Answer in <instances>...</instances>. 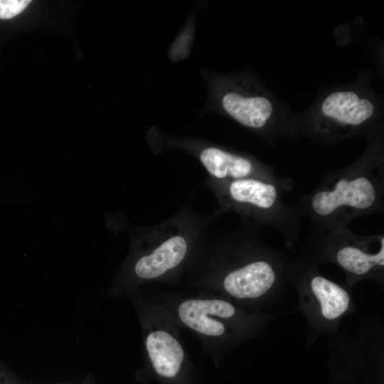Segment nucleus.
<instances>
[{
    "label": "nucleus",
    "instance_id": "obj_2",
    "mask_svg": "<svg viewBox=\"0 0 384 384\" xmlns=\"http://www.w3.org/2000/svg\"><path fill=\"white\" fill-rule=\"evenodd\" d=\"M208 87L205 112H215L273 144L294 138L295 116L266 88L254 73L202 71Z\"/></svg>",
    "mask_w": 384,
    "mask_h": 384
},
{
    "label": "nucleus",
    "instance_id": "obj_5",
    "mask_svg": "<svg viewBox=\"0 0 384 384\" xmlns=\"http://www.w3.org/2000/svg\"><path fill=\"white\" fill-rule=\"evenodd\" d=\"M308 245L316 257L331 260L342 268L351 282L380 277L383 272V234L357 235L345 227L314 233Z\"/></svg>",
    "mask_w": 384,
    "mask_h": 384
},
{
    "label": "nucleus",
    "instance_id": "obj_1",
    "mask_svg": "<svg viewBox=\"0 0 384 384\" xmlns=\"http://www.w3.org/2000/svg\"><path fill=\"white\" fill-rule=\"evenodd\" d=\"M302 216L311 220L313 233L348 227L353 219L383 214L384 210L383 129L368 134L364 152L355 161L326 172L317 186L299 197Z\"/></svg>",
    "mask_w": 384,
    "mask_h": 384
},
{
    "label": "nucleus",
    "instance_id": "obj_8",
    "mask_svg": "<svg viewBox=\"0 0 384 384\" xmlns=\"http://www.w3.org/2000/svg\"><path fill=\"white\" fill-rule=\"evenodd\" d=\"M290 271L309 287L319 302L321 315L326 319H336L348 309V293L336 283L320 275L313 266L294 262L290 266Z\"/></svg>",
    "mask_w": 384,
    "mask_h": 384
},
{
    "label": "nucleus",
    "instance_id": "obj_9",
    "mask_svg": "<svg viewBox=\"0 0 384 384\" xmlns=\"http://www.w3.org/2000/svg\"><path fill=\"white\" fill-rule=\"evenodd\" d=\"M235 309L230 303L220 299H190L182 302L178 314L190 329L206 336H218L224 334L223 324L215 317L230 318Z\"/></svg>",
    "mask_w": 384,
    "mask_h": 384
},
{
    "label": "nucleus",
    "instance_id": "obj_4",
    "mask_svg": "<svg viewBox=\"0 0 384 384\" xmlns=\"http://www.w3.org/2000/svg\"><path fill=\"white\" fill-rule=\"evenodd\" d=\"M225 186L224 194L230 207L274 228L288 247L299 243L302 215L297 206L282 200V193L294 186L292 179L274 182L246 178L228 181Z\"/></svg>",
    "mask_w": 384,
    "mask_h": 384
},
{
    "label": "nucleus",
    "instance_id": "obj_12",
    "mask_svg": "<svg viewBox=\"0 0 384 384\" xmlns=\"http://www.w3.org/2000/svg\"><path fill=\"white\" fill-rule=\"evenodd\" d=\"M193 27L194 23H192V20L188 21L187 26L179 33L170 47L169 57L174 62L185 59L189 54L193 38Z\"/></svg>",
    "mask_w": 384,
    "mask_h": 384
},
{
    "label": "nucleus",
    "instance_id": "obj_3",
    "mask_svg": "<svg viewBox=\"0 0 384 384\" xmlns=\"http://www.w3.org/2000/svg\"><path fill=\"white\" fill-rule=\"evenodd\" d=\"M382 107L380 97L363 82L326 89L308 110L296 115L294 138L332 144L368 134L381 124Z\"/></svg>",
    "mask_w": 384,
    "mask_h": 384
},
{
    "label": "nucleus",
    "instance_id": "obj_6",
    "mask_svg": "<svg viewBox=\"0 0 384 384\" xmlns=\"http://www.w3.org/2000/svg\"><path fill=\"white\" fill-rule=\"evenodd\" d=\"M283 269L281 258L272 250L230 270L224 277L225 292L238 299H255L270 291Z\"/></svg>",
    "mask_w": 384,
    "mask_h": 384
},
{
    "label": "nucleus",
    "instance_id": "obj_7",
    "mask_svg": "<svg viewBox=\"0 0 384 384\" xmlns=\"http://www.w3.org/2000/svg\"><path fill=\"white\" fill-rule=\"evenodd\" d=\"M197 154L207 171L218 179L232 181L255 178L282 182L288 178L277 176L274 168L249 155L215 145H203Z\"/></svg>",
    "mask_w": 384,
    "mask_h": 384
},
{
    "label": "nucleus",
    "instance_id": "obj_11",
    "mask_svg": "<svg viewBox=\"0 0 384 384\" xmlns=\"http://www.w3.org/2000/svg\"><path fill=\"white\" fill-rule=\"evenodd\" d=\"M148 355L156 372L165 378L177 375L184 352L178 341L166 331L151 332L146 339Z\"/></svg>",
    "mask_w": 384,
    "mask_h": 384
},
{
    "label": "nucleus",
    "instance_id": "obj_10",
    "mask_svg": "<svg viewBox=\"0 0 384 384\" xmlns=\"http://www.w3.org/2000/svg\"><path fill=\"white\" fill-rule=\"evenodd\" d=\"M187 248V242L183 237L176 235L168 238L151 253L137 261L134 272L142 279L159 277L182 262Z\"/></svg>",
    "mask_w": 384,
    "mask_h": 384
},
{
    "label": "nucleus",
    "instance_id": "obj_13",
    "mask_svg": "<svg viewBox=\"0 0 384 384\" xmlns=\"http://www.w3.org/2000/svg\"><path fill=\"white\" fill-rule=\"evenodd\" d=\"M29 0H0V19H9L21 13Z\"/></svg>",
    "mask_w": 384,
    "mask_h": 384
}]
</instances>
